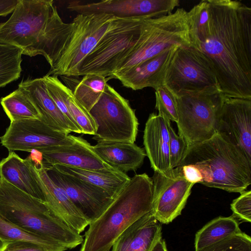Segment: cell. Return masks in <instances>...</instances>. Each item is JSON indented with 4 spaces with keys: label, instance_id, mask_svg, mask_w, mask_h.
<instances>
[{
    "label": "cell",
    "instance_id": "1",
    "mask_svg": "<svg viewBox=\"0 0 251 251\" xmlns=\"http://www.w3.org/2000/svg\"><path fill=\"white\" fill-rule=\"evenodd\" d=\"M208 3V34L199 49L226 98L251 100V8L238 0Z\"/></svg>",
    "mask_w": 251,
    "mask_h": 251
},
{
    "label": "cell",
    "instance_id": "2",
    "mask_svg": "<svg viewBox=\"0 0 251 251\" xmlns=\"http://www.w3.org/2000/svg\"><path fill=\"white\" fill-rule=\"evenodd\" d=\"M67 25L53 0H19L9 19L0 24V43L17 47L31 57L42 55L51 68Z\"/></svg>",
    "mask_w": 251,
    "mask_h": 251
},
{
    "label": "cell",
    "instance_id": "3",
    "mask_svg": "<svg viewBox=\"0 0 251 251\" xmlns=\"http://www.w3.org/2000/svg\"><path fill=\"white\" fill-rule=\"evenodd\" d=\"M153 201L151 178L146 173L130 178L102 213L90 223L79 251H109L129 226L151 211Z\"/></svg>",
    "mask_w": 251,
    "mask_h": 251
},
{
    "label": "cell",
    "instance_id": "4",
    "mask_svg": "<svg viewBox=\"0 0 251 251\" xmlns=\"http://www.w3.org/2000/svg\"><path fill=\"white\" fill-rule=\"evenodd\" d=\"M182 165L196 168L200 183L209 187L240 193L251 183V162L219 133L189 146Z\"/></svg>",
    "mask_w": 251,
    "mask_h": 251
},
{
    "label": "cell",
    "instance_id": "5",
    "mask_svg": "<svg viewBox=\"0 0 251 251\" xmlns=\"http://www.w3.org/2000/svg\"><path fill=\"white\" fill-rule=\"evenodd\" d=\"M0 214L25 230L50 239L67 250L83 243L80 233L66 224L45 202L0 177Z\"/></svg>",
    "mask_w": 251,
    "mask_h": 251
},
{
    "label": "cell",
    "instance_id": "6",
    "mask_svg": "<svg viewBox=\"0 0 251 251\" xmlns=\"http://www.w3.org/2000/svg\"><path fill=\"white\" fill-rule=\"evenodd\" d=\"M191 45L187 11L184 8H178L164 16L146 19L127 55L107 77L112 79L169 48Z\"/></svg>",
    "mask_w": 251,
    "mask_h": 251
},
{
    "label": "cell",
    "instance_id": "7",
    "mask_svg": "<svg viewBox=\"0 0 251 251\" xmlns=\"http://www.w3.org/2000/svg\"><path fill=\"white\" fill-rule=\"evenodd\" d=\"M116 18L100 14H78L69 23L56 60L48 75L77 76L79 67Z\"/></svg>",
    "mask_w": 251,
    "mask_h": 251
},
{
    "label": "cell",
    "instance_id": "8",
    "mask_svg": "<svg viewBox=\"0 0 251 251\" xmlns=\"http://www.w3.org/2000/svg\"><path fill=\"white\" fill-rule=\"evenodd\" d=\"M163 85L176 98L221 91L210 61L192 45L177 49L166 72Z\"/></svg>",
    "mask_w": 251,
    "mask_h": 251
},
{
    "label": "cell",
    "instance_id": "9",
    "mask_svg": "<svg viewBox=\"0 0 251 251\" xmlns=\"http://www.w3.org/2000/svg\"><path fill=\"white\" fill-rule=\"evenodd\" d=\"M147 18H116L91 52L81 63L78 76L96 74L107 77L125 58Z\"/></svg>",
    "mask_w": 251,
    "mask_h": 251
},
{
    "label": "cell",
    "instance_id": "10",
    "mask_svg": "<svg viewBox=\"0 0 251 251\" xmlns=\"http://www.w3.org/2000/svg\"><path fill=\"white\" fill-rule=\"evenodd\" d=\"M225 99L221 91L176 98L178 135L189 146L207 140L218 133Z\"/></svg>",
    "mask_w": 251,
    "mask_h": 251
},
{
    "label": "cell",
    "instance_id": "11",
    "mask_svg": "<svg viewBox=\"0 0 251 251\" xmlns=\"http://www.w3.org/2000/svg\"><path fill=\"white\" fill-rule=\"evenodd\" d=\"M89 112L96 125L93 139L97 142L134 143L139 125L135 110L128 100L108 84Z\"/></svg>",
    "mask_w": 251,
    "mask_h": 251
},
{
    "label": "cell",
    "instance_id": "12",
    "mask_svg": "<svg viewBox=\"0 0 251 251\" xmlns=\"http://www.w3.org/2000/svg\"><path fill=\"white\" fill-rule=\"evenodd\" d=\"M75 136L55 130L40 119L10 122L5 133L0 137V143L9 151L31 152L73 144Z\"/></svg>",
    "mask_w": 251,
    "mask_h": 251
},
{
    "label": "cell",
    "instance_id": "13",
    "mask_svg": "<svg viewBox=\"0 0 251 251\" xmlns=\"http://www.w3.org/2000/svg\"><path fill=\"white\" fill-rule=\"evenodd\" d=\"M153 201L151 211L155 219L168 224L181 214L194 183L188 181L178 167L162 174L154 172Z\"/></svg>",
    "mask_w": 251,
    "mask_h": 251
},
{
    "label": "cell",
    "instance_id": "14",
    "mask_svg": "<svg viewBox=\"0 0 251 251\" xmlns=\"http://www.w3.org/2000/svg\"><path fill=\"white\" fill-rule=\"evenodd\" d=\"M178 0H106L91 3L72 1L67 8L78 14H104L118 18H155L172 13Z\"/></svg>",
    "mask_w": 251,
    "mask_h": 251
},
{
    "label": "cell",
    "instance_id": "15",
    "mask_svg": "<svg viewBox=\"0 0 251 251\" xmlns=\"http://www.w3.org/2000/svg\"><path fill=\"white\" fill-rule=\"evenodd\" d=\"M42 163L49 177L63 189L90 223L98 218L112 201L113 199L102 189L63 174L43 160Z\"/></svg>",
    "mask_w": 251,
    "mask_h": 251
},
{
    "label": "cell",
    "instance_id": "16",
    "mask_svg": "<svg viewBox=\"0 0 251 251\" xmlns=\"http://www.w3.org/2000/svg\"><path fill=\"white\" fill-rule=\"evenodd\" d=\"M218 133L251 162V100L226 98Z\"/></svg>",
    "mask_w": 251,
    "mask_h": 251
},
{
    "label": "cell",
    "instance_id": "17",
    "mask_svg": "<svg viewBox=\"0 0 251 251\" xmlns=\"http://www.w3.org/2000/svg\"><path fill=\"white\" fill-rule=\"evenodd\" d=\"M42 160L51 165H62L82 169L117 171L104 162L94 151L92 146L75 136L72 145L41 150ZM118 172V171H117Z\"/></svg>",
    "mask_w": 251,
    "mask_h": 251
},
{
    "label": "cell",
    "instance_id": "18",
    "mask_svg": "<svg viewBox=\"0 0 251 251\" xmlns=\"http://www.w3.org/2000/svg\"><path fill=\"white\" fill-rule=\"evenodd\" d=\"M0 177L45 203L43 184L29 156L23 159L15 152L9 151L8 156L0 161Z\"/></svg>",
    "mask_w": 251,
    "mask_h": 251
},
{
    "label": "cell",
    "instance_id": "19",
    "mask_svg": "<svg viewBox=\"0 0 251 251\" xmlns=\"http://www.w3.org/2000/svg\"><path fill=\"white\" fill-rule=\"evenodd\" d=\"M169 48L136 66L112 77L119 80L122 85L133 90L151 87L155 90L163 85L167 68L177 49Z\"/></svg>",
    "mask_w": 251,
    "mask_h": 251
},
{
    "label": "cell",
    "instance_id": "20",
    "mask_svg": "<svg viewBox=\"0 0 251 251\" xmlns=\"http://www.w3.org/2000/svg\"><path fill=\"white\" fill-rule=\"evenodd\" d=\"M170 121L155 113L150 115L145 125L143 142L146 155L154 172L165 174L171 169L169 153Z\"/></svg>",
    "mask_w": 251,
    "mask_h": 251
},
{
    "label": "cell",
    "instance_id": "21",
    "mask_svg": "<svg viewBox=\"0 0 251 251\" xmlns=\"http://www.w3.org/2000/svg\"><path fill=\"white\" fill-rule=\"evenodd\" d=\"M18 87L28 96L39 113L41 119L52 129L69 133H82L61 112L49 95L42 77L22 80Z\"/></svg>",
    "mask_w": 251,
    "mask_h": 251
},
{
    "label": "cell",
    "instance_id": "22",
    "mask_svg": "<svg viewBox=\"0 0 251 251\" xmlns=\"http://www.w3.org/2000/svg\"><path fill=\"white\" fill-rule=\"evenodd\" d=\"M42 161L34 164L43 184L46 204L66 224L81 233L90 222L75 206L63 189L49 177Z\"/></svg>",
    "mask_w": 251,
    "mask_h": 251
},
{
    "label": "cell",
    "instance_id": "23",
    "mask_svg": "<svg viewBox=\"0 0 251 251\" xmlns=\"http://www.w3.org/2000/svg\"><path fill=\"white\" fill-rule=\"evenodd\" d=\"M161 238V225L151 211L129 226L109 251H151Z\"/></svg>",
    "mask_w": 251,
    "mask_h": 251
},
{
    "label": "cell",
    "instance_id": "24",
    "mask_svg": "<svg viewBox=\"0 0 251 251\" xmlns=\"http://www.w3.org/2000/svg\"><path fill=\"white\" fill-rule=\"evenodd\" d=\"M92 148L104 162L115 170L126 174L140 168L146 156L143 149L132 143L99 142L92 146Z\"/></svg>",
    "mask_w": 251,
    "mask_h": 251
},
{
    "label": "cell",
    "instance_id": "25",
    "mask_svg": "<svg viewBox=\"0 0 251 251\" xmlns=\"http://www.w3.org/2000/svg\"><path fill=\"white\" fill-rule=\"evenodd\" d=\"M52 166L63 174L102 189L113 199L130 178L126 174L117 171L82 169L62 165Z\"/></svg>",
    "mask_w": 251,
    "mask_h": 251
},
{
    "label": "cell",
    "instance_id": "26",
    "mask_svg": "<svg viewBox=\"0 0 251 251\" xmlns=\"http://www.w3.org/2000/svg\"><path fill=\"white\" fill-rule=\"evenodd\" d=\"M241 232L234 216L217 217L206 224L196 234L195 251H199Z\"/></svg>",
    "mask_w": 251,
    "mask_h": 251
},
{
    "label": "cell",
    "instance_id": "27",
    "mask_svg": "<svg viewBox=\"0 0 251 251\" xmlns=\"http://www.w3.org/2000/svg\"><path fill=\"white\" fill-rule=\"evenodd\" d=\"M0 104L10 122L41 119L36 108L26 93L21 88L0 100Z\"/></svg>",
    "mask_w": 251,
    "mask_h": 251
},
{
    "label": "cell",
    "instance_id": "28",
    "mask_svg": "<svg viewBox=\"0 0 251 251\" xmlns=\"http://www.w3.org/2000/svg\"><path fill=\"white\" fill-rule=\"evenodd\" d=\"M107 77L96 74H87L80 81L76 80L73 95L77 100L88 111L98 101L103 93Z\"/></svg>",
    "mask_w": 251,
    "mask_h": 251
},
{
    "label": "cell",
    "instance_id": "29",
    "mask_svg": "<svg viewBox=\"0 0 251 251\" xmlns=\"http://www.w3.org/2000/svg\"><path fill=\"white\" fill-rule=\"evenodd\" d=\"M189 34L192 46L199 49L208 34V0H203L187 11Z\"/></svg>",
    "mask_w": 251,
    "mask_h": 251
},
{
    "label": "cell",
    "instance_id": "30",
    "mask_svg": "<svg viewBox=\"0 0 251 251\" xmlns=\"http://www.w3.org/2000/svg\"><path fill=\"white\" fill-rule=\"evenodd\" d=\"M22 50L19 48L0 43V87L18 79L22 71Z\"/></svg>",
    "mask_w": 251,
    "mask_h": 251
},
{
    "label": "cell",
    "instance_id": "31",
    "mask_svg": "<svg viewBox=\"0 0 251 251\" xmlns=\"http://www.w3.org/2000/svg\"><path fill=\"white\" fill-rule=\"evenodd\" d=\"M13 241L33 242L56 249L65 248L50 239L25 230L0 214V242Z\"/></svg>",
    "mask_w": 251,
    "mask_h": 251
},
{
    "label": "cell",
    "instance_id": "32",
    "mask_svg": "<svg viewBox=\"0 0 251 251\" xmlns=\"http://www.w3.org/2000/svg\"><path fill=\"white\" fill-rule=\"evenodd\" d=\"M60 87L68 109L75 122L81 129L82 133L94 135L96 125L89 112L77 100L71 89L62 82Z\"/></svg>",
    "mask_w": 251,
    "mask_h": 251
},
{
    "label": "cell",
    "instance_id": "33",
    "mask_svg": "<svg viewBox=\"0 0 251 251\" xmlns=\"http://www.w3.org/2000/svg\"><path fill=\"white\" fill-rule=\"evenodd\" d=\"M155 108L158 114L169 121L176 123L178 113L176 97L165 85H161L155 90Z\"/></svg>",
    "mask_w": 251,
    "mask_h": 251
},
{
    "label": "cell",
    "instance_id": "34",
    "mask_svg": "<svg viewBox=\"0 0 251 251\" xmlns=\"http://www.w3.org/2000/svg\"><path fill=\"white\" fill-rule=\"evenodd\" d=\"M199 251H251V238L241 231Z\"/></svg>",
    "mask_w": 251,
    "mask_h": 251
},
{
    "label": "cell",
    "instance_id": "35",
    "mask_svg": "<svg viewBox=\"0 0 251 251\" xmlns=\"http://www.w3.org/2000/svg\"><path fill=\"white\" fill-rule=\"evenodd\" d=\"M169 132V153L171 169L180 165L188 151L189 146L184 138L177 135L171 125H168Z\"/></svg>",
    "mask_w": 251,
    "mask_h": 251
},
{
    "label": "cell",
    "instance_id": "36",
    "mask_svg": "<svg viewBox=\"0 0 251 251\" xmlns=\"http://www.w3.org/2000/svg\"><path fill=\"white\" fill-rule=\"evenodd\" d=\"M230 204L234 217L244 222L251 221V191H244Z\"/></svg>",
    "mask_w": 251,
    "mask_h": 251
},
{
    "label": "cell",
    "instance_id": "37",
    "mask_svg": "<svg viewBox=\"0 0 251 251\" xmlns=\"http://www.w3.org/2000/svg\"><path fill=\"white\" fill-rule=\"evenodd\" d=\"M67 249H56L26 241H13L0 243V251H65Z\"/></svg>",
    "mask_w": 251,
    "mask_h": 251
},
{
    "label": "cell",
    "instance_id": "38",
    "mask_svg": "<svg viewBox=\"0 0 251 251\" xmlns=\"http://www.w3.org/2000/svg\"><path fill=\"white\" fill-rule=\"evenodd\" d=\"M19 0H0V16L12 13Z\"/></svg>",
    "mask_w": 251,
    "mask_h": 251
},
{
    "label": "cell",
    "instance_id": "39",
    "mask_svg": "<svg viewBox=\"0 0 251 251\" xmlns=\"http://www.w3.org/2000/svg\"><path fill=\"white\" fill-rule=\"evenodd\" d=\"M151 251H168L165 242L161 239L156 242Z\"/></svg>",
    "mask_w": 251,
    "mask_h": 251
}]
</instances>
